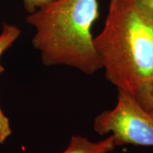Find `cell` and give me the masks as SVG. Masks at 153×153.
<instances>
[{
    "instance_id": "obj_7",
    "label": "cell",
    "mask_w": 153,
    "mask_h": 153,
    "mask_svg": "<svg viewBox=\"0 0 153 153\" xmlns=\"http://www.w3.org/2000/svg\"><path fill=\"white\" fill-rule=\"evenodd\" d=\"M12 133L9 119L0 106V145L4 144Z\"/></svg>"
},
{
    "instance_id": "obj_5",
    "label": "cell",
    "mask_w": 153,
    "mask_h": 153,
    "mask_svg": "<svg viewBox=\"0 0 153 153\" xmlns=\"http://www.w3.org/2000/svg\"><path fill=\"white\" fill-rule=\"evenodd\" d=\"M22 30L18 26L4 22L0 33V75L5 69L1 64V58L4 53L9 50L20 37Z\"/></svg>"
},
{
    "instance_id": "obj_2",
    "label": "cell",
    "mask_w": 153,
    "mask_h": 153,
    "mask_svg": "<svg viewBox=\"0 0 153 153\" xmlns=\"http://www.w3.org/2000/svg\"><path fill=\"white\" fill-rule=\"evenodd\" d=\"M99 16L98 0H55L26 17L35 28L32 45L45 66L64 65L83 73L102 69L91 30Z\"/></svg>"
},
{
    "instance_id": "obj_4",
    "label": "cell",
    "mask_w": 153,
    "mask_h": 153,
    "mask_svg": "<svg viewBox=\"0 0 153 153\" xmlns=\"http://www.w3.org/2000/svg\"><path fill=\"white\" fill-rule=\"evenodd\" d=\"M116 147L111 135L99 142H93L82 135H73L68 146L61 153H109Z\"/></svg>"
},
{
    "instance_id": "obj_8",
    "label": "cell",
    "mask_w": 153,
    "mask_h": 153,
    "mask_svg": "<svg viewBox=\"0 0 153 153\" xmlns=\"http://www.w3.org/2000/svg\"><path fill=\"white\" fill-rule=\"evenodd\" d=\"M55 0H23V5L25 11L28 14H31L42 7L53 2Z\"/></svg>"
},
{
    "instance_id": "obj_3",
    "label": "cell",
    "mask_w": 153,
    "mask_h": 153,
    "mask_svg": "<svg viewBox=\"0 0 153 153\" xmlns=\"http://www.w3.org/2000/svg\"><path fill=\"white\" fill-rule=\"evenodd\" d=\"M93 128L100 135H111L116 146L153 147V108L143 106L135 97L118 89L116 106L97 115Z\"/></svg>"
},
{
    "instance_id": "obj_6",
    "label": "cell",
    "mask_w": 153,
    "mask_h": 153,
    "mask_svg": "<svg viewBox=\"0 0 153 153\" xmlns=\"http://www.w3.org/2000/svg\"><path fill=\"white\" fill-rule=\"evenodd\" d=\"M135 98L143 106L153 108V82L140 88Z\"/></svg>"
},
{
    "instance_id": "obj_1",
    "label": "cell",
    "mask_w": 153,
    "mask_h": 153,
    "mask_svg": "<svg viewBox=\"0 0 153 153\" xmlns=\"http://www.w3.org/2000/svg\"><path fill=\"white\" fill-rule=\"evenodd\" d=\"M94 43L106 79L118 89L135 97L153 82V9L140 0H110Z\"/></svg>"
},
{
    "instance_id": "obj_9",
    "label": "cell",
    "mask_w": 153,
    "mask_h": 153,
    "mask_svg": "<svg viewBox=\"0 0 153 153\" xmlns=\"http://www.w3.org/2000/svg\"><path fill=\"white\" fill-rule=\"evenodd\" d=\"M143 3H144L145 4L148 5V7H151L153 9V0H140Z\"/></svg>"
}]
</instances>
